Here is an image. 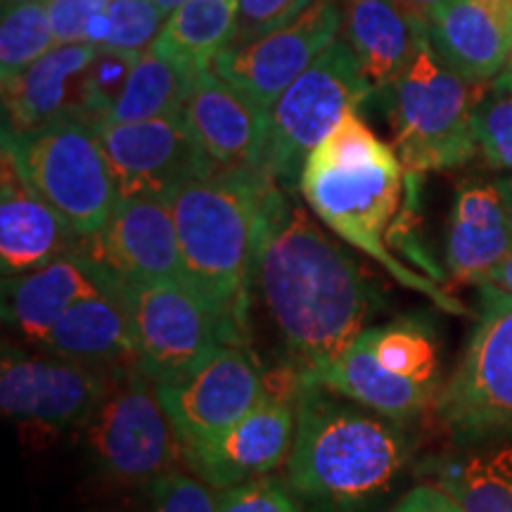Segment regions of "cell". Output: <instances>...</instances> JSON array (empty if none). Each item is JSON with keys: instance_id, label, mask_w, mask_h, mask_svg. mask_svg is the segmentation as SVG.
Wrapping results in <instances>:
<instances>
[{"instance_id": "6da1fadb", "label": "cell", "mask_w": 512, "mask_h": 512, "mask_svg": "<svg viewBox=\"0 0 512 512\" xmlns=\"http://www.w3.org/2000/svg\"><path fill=\"white\" fill-rule=\"evenodd\" d=\"M254 297L283 342L285 363L302 375L342 356L380 309L354 256L278 183L268 185L261 209Z\"/></svg>"}, {"instance_id": "7a4b0ae2", "label": "cell", "mask_w": 512, "mask_h": 512, "mask_svg": "<svg viewBox=\"0 0 512 512\" xmlns=\"http://www.w3.org/2000/svg\"><path fill=\"white\" fill-rule=\"evenodd\" d=\"M403 174L406 169L394 147L377 138L358 112H349L306 157L299 190L318 221L337 238L375 259L403 287L425 294L448 313L465 316L467 309L456 297L389 252L384 233L399 209Z\"/></svg>"}, {"instance_id": "3957f363", "label": "cell", "mask_w": 512, "mask_h": 512, "mask_svg": "<svg viewBox=\"0 0 512 512\" xmlns=\"http://www.w3.org/2000/svg\"><path fill=\"white\" fill-rule=\"evenodd\" d=\"M411 451L403 422L304 382L287 484L316 508H358L392 489Z\"/></svg>"}, {"instance_id": "277c9868", "label": "cell", "mask_w": 512, "mask_h": 512, "mask_svg": "<svg viewBox=\"0 0 512 512\" xmlns=\"http://www.w3.org/2000/svg\"><path fill=\"white\" fill-rule=\"evenodd\" d=\"M273 181L254 169H216L169 197L185 283L249 344L261 209Z\"/></svg>"}, {"instance_id": "5b68a950", "label": "cell", "mask_w": 512, "mask_h": 512, "mask_svg": "<svg viewBox=\"0 0 512 512\" xmlns=\"http://www.w3.org/2000/svg\"><path fill=\"white\" fill-rule=\"evenodd\" d=\"M486 88L489 83L453 72L430 36H422L406 69L377 91L392 124V147L408 174L458 169L475 157V112Z\"/></svg>"}, {"instance_id": "8992f818", "label": "cell", "mask_w": 512, "mask_h": 512, "mask_svg": "<svg viewBox=\"0 0 512 512\" xmlns=\"http://www.w3.org/2000/svg\"><path fill=\"white\" fill-rule=\"evenodd\" d=\"M3 155L79 238L98 233L117 207L119 190L112 169L95 124L83 114H67L29 133L3 128Z\"/></svg>"}, {"instance_id": "52a82bcc", "label": "cell", "mask_w": 512, "mask_h": 512, "mask_svg": "<svg viewBox=\"0 0 512 512\" xmlns=\"http://www.w3.org/2000/svg\"><path fill=\"white\" fill-rule=\"evenodd\" d=\"M373 93L354 50L344 38H337L268 110L261 174L294 192L306 157L335 131L344 114L358 112Z\"/></svg>"}, {"instance_id": "ba28073f", "label": "cell", "mask_w": 512, "mask_h": 512, "mask_svg": "<svg viewBox=\"0 0 512 512\" xmlns=\"http://www.w3.org/2000/svg\"><path fill=\"white\" fill-rule=\"evenodd\" d=\"M107 275L131 318L138 370L155 384L195 373L226 344L249 347L188 283H126Z\"/></svg>"}, {"instance_id": "9c48e42d", "label": "cell", "mask_w": 512, "mask_h": 512, "mask_svg": "<svg viewBox=\"0 0 512 512\" xmlns=\"http://www.w3.org/2000/svg\"><path fill=\"white\" fill-rule=\"evenodd\" d=\"M477 323L434 411L453 441L512 432V297L484 283Z\"/></svg>"}, {"instance_id": "30bf717a", "label": "cell", "mask_w": 512, "mask_h": 512, "mask_svg": "<svg viewBox=\"0 0 512 512\" xmlns=\"http://www.w3.org/2000/svg\"><path fill=\"white\" fill-rule=\"evenodd\" d=\"M83 432L95 463L119 484L138 486L171 475L181 458L155 382L138 368L121 370Z\"/></svg>"}, {"instance_id": "8fae6325", "label": "cell", "mask_w": 512, "mask_h": 512, "mask_svg": "<svg viewBox=\"0 0 512 512\" xmlns=\"http://www.w3.org/2000/svg\"><path fill=\"white\" fill-rule=\"evenodd\" d=\"M136 368V366H131ZM121 370L69 361L3 344L0 408L5 418L46 430L83 427L112 389Z\"/></svg>"}, {"instance_id": "7c38bea8", "label": "cell", "mask_w": 512, "mask_h": 512, "mask_svg": "<svg viewBox=\"0 0 512 512\" xmlns=\"http://www.w3.org/2000/svg\"><path fill=\"white\" fill-rule=\"evenodd\" d=\"M342 24V0H313L285 27L254 41L228 46L214 57L211 69L268 112L273 102L337 41Z\"/></svg>"}, {"instance_id": "4fadbf2b", "label": "cell", "mask_w": 512, "mask_h": 512, "mask_svg": "<svg viewBox=\"0 0 512 512\" xmlns=\"http://www.w3.org/2000/svg\"><path fill=\"white\" fill-rule=\"evenodd\" d=\"M119 197H164L181 185L207 178L216 166L197 143L183 112L171 117L95 126Z\"/></svg>"}, {"instance_id": "5bb4252c", "label": "cell", "mask_w": 512, "mask_h": 512, "mask_svg": "<svg viewBox=\"0 0 512 512\" xmlns=\"http://www.w3.org/2000/svg\"><path fill=\"white\" fill-rule=\"evenodd\" d=\"M155 387L181 446L228 430L268 396L259 358L235 344L221 347L195 373Z\"/></svg>"}, {"instance_id": "9a60e30c", "label": "cell", "mask_w": 512, "mask_h": 512, "mask_svg": "<svg viewBox=\"0 0 512 512\" xmlns=\"http://www.w3.org/2000/svg\"><path fill=\"white\" fill-rule=\"evenodd\" d=\"M76 252L126 283H185L174 214L164 197H119L105 226L81 238Z\"/></svg>"}, {"instance_id": "2e32d148", "label": "cell", "mask_w": 512, "mask_h": 512, "mask_svg": "<svg viewBox=\"0 0 512 512\" xmlns=\"http://www.w3.org/2000/svg\"><path fill=\"white\" fill-rule=\"evenodd\" d=\"M297 403L266 396L254 411L214 437L181 446V460L190 475L211 489H233L268 477L290 460Z\"/></svg>"}, {"instance_id": "e0dca14e", "label": "cell", "mask_w": 512, "mask_h": 512, "mask_svg": "<svg viewBox=\"0 0 512 512\" xmlns=\"http://www.w3.org/2000/svg\"><path fill=\"white\" fill-rule=\"evenodd\" d=\"M183 114L216 169L259 171L268 140V112L233 83L211 67L200 69Z\"/></svg>"}, {"instance_id": "ac0fdd59", "label": "cell", "mask_w": 512, "mask_h": 512, "mask_svg": "<svg viewBox=\"0 0 512 512\" xmlns=\"http://www.w3.org/2000/svg\"><path fill=\"white\" fill-rule=\"evenodd\" d=\"M427 36L453 72L472 83H491L512 48L508 0H448L432 12Z\"/></svg>"}, {"instance_id": "d6986e66", "label": "cell", "mask_w": 512, "mask_h": 512, "mask_svg": "<svg viewBox=\"0 0 512 512\" xmlns=\"http://www.w3.org/2000/svg\"><path fill=\"white\" fill-rule=\"evenodd\" d=\"M81 238L50 209L19 176L17 166L3 155L0 171V266L3 278H15L72 254Z\"/></svg>"}, {"instance_id": "ffe728a7", "label": "cell", "mask_w": 512, "mask_h": 512, "mask_svg": "<svg viewBox=\"0 0 512 512\" xmlns=\"http://www.w3.org/2000/svg\"><path fill=\"white\" fill-rule=\"evenodd\" d=\"M98 53L95 43L57 46L3 83V128L29 133L67 114H81L83 83Z\"/></svg>"}, {"instance_id": "44dd1931", "label": "cell", "mask_w": 512, "mask_h": 512, "mask_svg": "<svg viewBox=\"0 0 512 512\" xmlns=\"http://www.w3.org/2000/svg\"><path fill=\"white\" fill-rule=\"evenodd\" d=\"M102 290L105 273L95 261L81 252L64 254L36 271L5 278L3 318L36 347L64 313Z\"/></svg>"}, {"instance_id": "7402d4cb", "label": "cell", "mask_w": 512, "mask_h": 512, "mask_svg": "<svg viewBox=\"0 0 512 512\" xmlns=\"http://www.w3.org/2000/svg\"><path fill=\"white\" fill-rule=\"evenodd\" d=\"M512 252V230L501 185H458L446 235V266L458 283L484 285Z\"/></svg>"}, {"instance_id": "603a6c76", "label": "cell", "mask_w": 512, "mask_h": 512, "mask_svg": "<svg viewBox=\"0 0 512 512\" xmlns=\"http://www.w3.org/2000/svg\"><path fill=\"white\" fill-rule=\"evenodd\" d=\"M418 472L467 512H512V432L453 441Z\"/></svg>"}, {"instance_id": "cb8c5ba5", "label": "cell", "mask_w": 512, "mask_h": 512, "mask_svg": "<svg viewBox=\"0 0 512 512\" xmlns=\"http://www.w3.org/2000/svg\"><path fill=\"white\" fill-rule=\"evenodd\" d=\"M102 273H105V290L83 299L64 313L36 347L46 354L88 363V366L138 368L131 318L110 285L105 268Z\"/></svg>"}, {"instance_id": "d4e9b609", "label": "cell", "mask_w": 512, "mask_h": 512, "mask_svg": "<svg viewBox=\"0 0 512 512\" xmlns=\"http://www.w3.org/2000/svg\"><path fill=\"white\" fill-rule=\"evenodd\" d=\"M302 382L320 384L344 399L399 422L418 418L439 399V392L384 368L361 337L342 356L302 375Z\"/></svg>"}, {"instance_id": "484cf974", "label": "cell", "mask_w": 512, "mask_h": 512, "mask_svg": "<svg viewBox=\"0 0 512 512\" xmlns=\"http://www.w3.org/2000/svg\"><path fill=\"white\" fill-rule=\"evenodd\" d=\"M342 12L344 41L375 93L382 91L406 69L427 29L411 22L392 0H342Z\"/></svg>"}, {"instance_id": "4316f807", "label": "cell", "mask_w": 512, "mask_h": 512, "mask_svg": "<svg viewBox=\"0 0 512 512\" xmlns=\"http://www.w3.org/2000/svg\"><path fill=\"white\" fill-rule=\"evenodd\" d=\"M240 0H185L166 17L152 48L176 57L200 72L214 57L233 46Z\"/></svg>"}, {"instance_id": "83f0119b", "label": "cell", "mask_w": 512, "mask_h": 512, "mask_svg": "<svg viewBox=\"0 0 512 512\" xmlns=\"http://www.w3.org/2000/svg\"><path fill=\"white\" fill-rule=\"evenodd\" d=\"M195 76L197 72L188 64L150 46L138 55L124 93L107 121L133 124L183 112Z\"/></svg>"}, {"instance_id": "f1b7e54d", "label": "cell", "mask_w": 512, "mask_h": 512, "mask_svg": "<svg viewBox=\"0 0 512 512\" xmlns=\"http://www.w3.org/2000/svg\"><path fill=\"white\" fill-rule=\"evenodd\" d=\"M358 337L394 375L439 392V344L425 320L406 316L394 323L366 328Z\"/></svg>"}, {"instance_id": "f546056e", "label": "cell", "mask_w": 512, "mask_h": 512, "mask_svg": "<svg viewBox=\"0 0 512 512\" xmlns=\"http://www.w3.org/2000/svg\"><path fill=\"white\" fill-rule=\"evenodd\" d=\"M57 48L46 3L3 8L0 24V79L8 83Z\"/></svg>"}, {"instance_id": "4dcf8cb0", "label": "cell", "mask_w": 512, "mask_h": 512, "mask_svg": "<svg viewBox=\"0 0 512 512\" xmlns=\"http://www.w3.org/2000/svg\"><path fill=\"white\" fill-rule=\"evenodd\" d=\"M124 512H219V498L197 477L171 472L138 484Z\"/></svg>"}, {"instance_id": "1f68e13d", "label": "cell", "mask_w": 512, "mask_h": 512, "mask_svg": "<svg viewBox=\"0 0 512 512\" xmlns=\"http://www.w3.org/2000/svg\"><path fill=\"white\" fill-rule=\"evenodd\" d=\"M138 55L140 53H121V50L98 46V53H95L91 67L86 72L81 102V114L91 119L95 126L110 117L121 93H124Z\"/></svg>"}, {"instance_id": "d6a6232c", "label": "cell", "mask_w": 512, "mask_h": 512, "mask_svg": "<svg viewBox=\"0 0 512 512\" xmlns=\"http://www.w3.org/2000/svg\"><path fill=\"white\" fill-rule=\"evenodd\" d=\"M110 36L105 48L121 53H145L157 41L166 15L155 0H112L107 8Z\"/></svg>"}, {"instance_id": "836d02e7", "label": "cell", "mask_w": 512, "mask_h": 512, "mask_svg": "<svg viewBox=\"0 0 512 512\" xmlns=\"http://www.w3.org/2000/svg\"><path fill=\"white\" fill-rule=\"evenodd\" d=\"M475 131L489 164L512 171V91L489 83L477 105Z\"/></svg>"}, {"instance_id": "e575fe53", "label": "cell", "mask_w": 512, "mask_h": 512, "mask_svg": "<svg viewBox=\"0 0 512 512\" xmlns=\"http://www.w3.org/2000/svg\"><path fill=\"white\" fill-rule=\"evenodd\" d=\"M219 512H302L290 484L261 477L221 491Z\"/></svg>"}, {"instance_id": "d590c367", "label": "cell", "mask_w": 512, "mask_h": 512, "mask_svg": "<svg viewBox=\"0 0 512 512\" xmlns=\"http://www.w3.org/2000/svg\"><path fill=\"white\" fill-rule=\"evenodd\" d=\"M313 0H240L238 31L233 43L254 41L290 24L309 8Z\"/></svg>"}, {"instance_id": "8d00e7d4", "label": "cell", "mask_w": 512, "mask_h": 512, "mask_svg": "<svg viewBox=\"0 0 512 512\" xmlns=\"http://www.w3.org/2000/svg\"><path fill=\"white\" fill-rule=\"evenodd\" d=\"M112 0H46L50 27L57 46L88 43L93 17L110 8Z\"/></svg>"}, {"instance_id": "74e56055", "label": "cell", "mask_w": 512, "mask_h": 512, "mask_svg": "<svg viewBox=\"0 0 512 512\" xmlns=\"http://www.w3.org/2000/svg\"><path fill=\"white\" fill-rule=\"evenodd\" d=\"M392 512H467L463 505H458L451 496L437 489L432 484H420L408 491Z\"/></svg>"}, {"instance_id": "f35d334b", "label": "cell", "mask_w": 512, "mask_h": 512, "mask_svg": "<svg viewBox=\"0 0 512 512\" xmlns=\"http://www.w3.org/2000/svg\"><path fill=\"white\" fill-rule=\"evenodd\" d=\"M392 3L403 12V15L411 19V22L422 24V27L427 29L432 12L448 3V0H392Z\"/></svg>"}, {"instance_id": "ab89813d", "label": "cell", "mask_w": 512, "mask_h": 512, "mask_svg": "<svg viewBox=\"0 0 512 512\" xmlns=\"http://www.w3.org/2000/svg\"><path fill=\"white\" fill-rule=\"evenodd\" d=\"M489 283H491V285H496L498 290L508 292L510 297H512V252L508 254V259H505L503 264L498 266L494 273H491Z\"/></svg>"}, {"instance_id": "60d3db41", "label": "cell", "mask_w": 512, "mask_h": 512, "mask_svg": "<svg viewBox=\"0 0 512 512\" xmlns=\"http://www.w3.org/2000/svg\"><path fill=\"white\" fill-rule=\"evenodd\" d=\"M491 83H494V86H501V88H508V91H512V48L508 53V60H505V64H503L501 74H498Z\"/></svg>"}, {"instance_id": "b9f144b4", "label": "cell", "mask_w": 512, "mask_h": 512, "mask_svg": "<svg viewBox=\"0 0 512 512\" xmlns=\"http://www.w3.org/2000/svg\"><path fill=\"white\" fill-rule=\"evenodd\" d=\"M498 185H501L505 211H508V221H510V230H512V176L505 178V181H498Z\"/></svg>"}, {"instance_id": "7bdbcfd3", "label": "cell", "mask_w": 512, "mask_h": 512, "mask_svg": "<svg viewBox=\"0 0 512 512\" xmlns=\"http://www.w3.org/2000/svg\"><path fill=\"white\" fill-rule=\"evenodd\" d=\"M22 3H43V0H3V8H10V5H22Z\"/></svg>"}, {"instance_id": "ee69618b", "label": "cell", "mask_w": 512, "mask_h": 512, "mask_svg": "<svg viewBox=\"0 0 512 512\" xmlns=\"http://www.w3.org/2000/svg\"><path fill=\"white\" fill-rule=\"evenodd\" d=\"M508 8H510V12H512V0H508Z\"/></svg>"}]
</instances>
